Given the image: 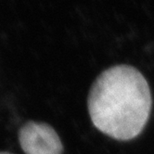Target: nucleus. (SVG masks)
<instances>
[{
	"mask_svg": "<svg viewBox=\"0 0 154 154\" xmlns=\"http://www.w3.org/2000/svg\"><path fill=\"white\" fill-rule=\"evenodd\" d=\"M152 106L143 74L129 65H115L97 77L87 97L94 126L117 140H130L144 129Z\"/></svg>",
	"mask_w": 154,
	"mask_h": 154,
	"instance_id": "f257e3e1",
	"label": "nucleus"
},
{
	"mask_svg": "<svg viewBox=\"0 0 154 154\" xmlns=\"http://www.w3.org/2000/svg\"><path fill=\"white\" fill-rule=\"evenodd\" d=\"M0 154H12V153H9V152H6V151H1Z\"/></svg>",
	"mask_w": 154,
	"mask_h": 154,
	"instance_id": "7ed1b4c3",
	"label": "nucleus"
},
{
	"mask_svg": "<svg viewBox=\"0 0 154 154\" xmlns=\"http://www.w3.org/2000/svg\"><path fill=\"white\" fill-rule=\"evenodd\" d=\"M20 145L25 154H62L63 145L51 125L30 121L19 131Z\"/></svg>",
	"mask_w": 154,
	"mask_h": 154,
	"instance_id": "f03ea898",
	"label": "nucleus"
}]
</instances>
